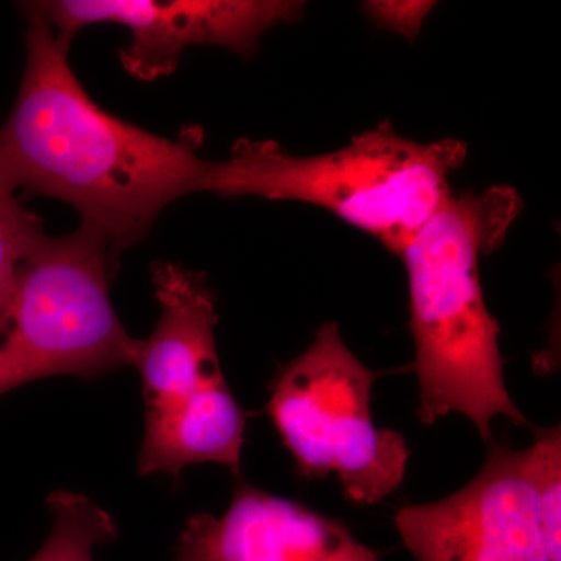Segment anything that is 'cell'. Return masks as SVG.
<instances>
[{
	"mask_svg": "<svg viewBox=\"0 0 561 561\" xmlns=\"http://www.w3.org/2000/svg\"><path fill=\"white\" fill-rule=\"evenodd\" d=\"M47 507L54 519L49 538L28 561H95V548L117 537L113 516L83 494L55 491Z\"/></svg>",
	"mask_w": 561,
	"mask_h": 561,
	"instance_id": "10",
	"label": "cell"
},
{
	"mask_svg": "<svg viewBox=\"0 0 561 561\" xmlns=\"http://www.w3.org/2000/svg\"><path fill=\"white\" fill-rule=\"evenodd\" d=\"M173 561H382L345 524L239 481L221 516L198 513Z\"/></svg>",
	"mask_w": 561,
	"mask_h": 561,
	"instance_id": "9",
	"label": "cell"
},
{
	"mask_svg": "<svg viewBox=\"0 0 561 561\" xmlns=\"http://www.w3.org/2000/svg\"><path fill=\"white\" fill-rule=\"evenodd\" d=\"M522 201L507 186L451 194L401 251L409 280L421 423L460 413L482 440L505 416L531 427L505 386L500 324L483 297L481 257L504 242Z\"/></svg>",
	"mask_w": 561,
	"mask_h": 561,
	"instance_id": "2",
	"label": "cell"
},
{
	"mask_svg": "<svg viewBox=\"0 0 561 561\" xmlns=\"http://www.w3.org/2000/svg\"><path fill=\"white\" fill-rule=\"evenodd\" d=\"M24 16V73L0 125V176L22 197L72 206L119 260L162 209L197 194L208 165L202 131L162 138L103 110L70 68L72 41Z\"/></svg>",
	"mask_w": 561,
	"mask_h": 561,
	"instance_id": "1",
	"label": "cell"
},
{
	"mask_svg": "<svg viewBox=\"0 0 561 561\" xmlns=\"http://www.w3.org/2000/svg\"><path fill=\"white\" fill-rule=\"evenodd\" d=\"M434 9V2L423 0H378L364 3L365 13L378 27L411 41L420 35L424 21Z\"/></svg>",
	"mask_w": 561,
	"mask_h": 561,
	"instance_id": "12",
	"label": "cell"
},
{
	"mask_svg": "<svg viewBox=\"0 0 561 561\" xmlns=\"http://www.w3.org/2000/svg\"><path fill=\"white\" fill-rule=\"evenodd\" d=\"M394 527L415 561H561L560 426L522 451L491 442L467 485L402 505Z\"/></svg>",
	"mask_w": 561,
	"mask_h": 561,
	"instance_id": "7",
	"label": "cell"
},
{
	"mask_svg": "<svg viewBox=\"0 0 561 561\" xmlns=\"http://www.w3.org/2000/svg\"><path fill=\"white\" fill-rule=\"evenodd\" d=\"M62 38L88 25L117 24L130 32L121 50L124 69L140 81L171 76L194 46H216L251 57L265 32L298 21L305 3L289 0H46L21 7Z\"/></svg>",
	"mask_w": 561,
	"mask_h": 561,
	"instance_id": "8",
	"label": "cell"
},
{
	"mask_svg": "<svg viewBox=\"0 0 561 561\" xmlns=\"http://www.w3.org/2000/svg\"><path fill=\"white\" fill-rule=\"evenodd\" d=\"M116 267L110 243L88 225L36 242L0 309V394L50 376L98 379L135 367L140 341L111 302Z\"/></svg>",
	"mask_w": 561,
	"mask_h": 561,
	"instance_id": "5",
	"label": "cell"
},
{
	"mask_svg": "<svg viewBox=\"0 0 561 561\" xmlns=\"http://www.w3.org/2000/svg\"><path fill=\"white\" fill-rule=\"evenodd\" d=\"M467 153L461 140L416 142L390 124L354 136L342 149L308 157L273 140L241 139L227 160L208 161L198 192L317 206L400 256L451 197L449 180Z\"/></svg>",
	"mask_w": 561,
	"mask_h": 561,
	"instance_id": "3",
	"label": "cell"
},
{
	"mask_svg": "<svg viewBox=\"0 0 561 561\" xmlns=\"http://www.w3.org/2000/svg\"><path fill=\"white\" fill-rule=\"evenodd\" d=\"M44 234L43 219L0 176V309L9 298L21 262Z\"/></svg>",
	"mask_w": 561,
	"mask_h": 561,
	"instance_id": "11",
	"label": "cell"
},
{
	"mask_svg": "<svg viewBox=\"0 0 561 561\" xmlns=\"http://www.w3.org/2000/svg\"><path fill=\"white\" fill-rule=\"evenodd\" d=\"M151 280L161 316L135 364L146 402L138 470L179 478L210 461L239 476L247 415L221 371L214 291L203 273L173 262L154 264Z\"/></svg>",
	"mask_w": 561,
	"mask_h": 561,
	"instance_id": "4",
	"label": "cell"
},
{
	"mask_svg": "<svg viewBox=\"0 0 561 561\" xmlns=\"http://www.w3.org/2000/svg\"><path fill=\"white\" fill-rule=\"evenodd\" d=\"M382 373L362 364L327 321L300 356L280 365L267 412L302 479L337 476L353 504L375 505L400 489L411 448L400 432L373 421Z\"/></svg>",
	"mask_w": 561,
	"mask_h": 561,
	"instance_id": "6",
	"label": "cell"
}]
</instances>
